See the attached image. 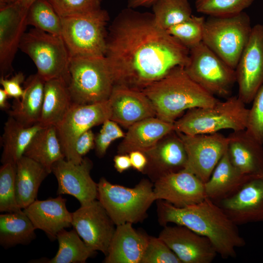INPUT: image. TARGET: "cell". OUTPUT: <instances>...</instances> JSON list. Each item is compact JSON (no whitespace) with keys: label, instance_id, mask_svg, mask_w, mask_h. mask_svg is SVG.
I'll use <instances>...</instances> for the list:
<instances>
[{"label":"cell","instance_id":"1","mask_svg":"<svg viewBox=\"0 0 263 263\" xmlns=\"http://www.w3.org/2000/svg\"><path fill=\"white\" fill-rule=\"evenodd\" d=\"M189 50L155 23L152 13L128 7L110 26L105 57L115 86L142 91L172 69L185 67Z\"/></svg>","mask_w":263,"mask_h":263},{"label":"cell","instance_id":"2","mask_svg":"<svg viewBox=\"0 0 263 263\" xmlns=\"http://www.w3.org/2000/svg\"><path fill=\"white\" fill-rule=\"evenodd\" d=\"M157 201L158 220L161 225L169 223L183 225L207 237L223 258L235 257L236 249L245 246L237 225L210 199L206 197L198 203L182 207Z\"/></svg>","mask_w":263,"mask_h":263},{"label":"cell","instance_id":"3","mask_svg":"<svg viewBox=\"0 0 263 263\" xmlns=\"http://www.w3.org/2000/svg\"><path fill=\"white\" fill-rule=\"evenodd\" d=\"M142 91L152 103L156 117L171 123L186 110L211 106L219 101L192 80L183 66L174 68Z\"/></svg>","mask_w":263,"mask_h":263},{"label":"cell","instance_id":"4","mask_svg":"<svg viewBox=\"0 0 263 263\" xmlns=\"http://www.w3.org/2000/svg\"><path fill=\"white\" fill-rule=\"evenodd\" d=\"M238 97L232 96L214 105L189 109L174 123V130L187 135L208 134L223 129H246L249 109Z\"/></svg>","mask_w":263,"mask_h":263},{"label":"cell","instance_id":"5","mask_svg":"<svg viewBox=\"0 0 263 263\" xmlns=\"http://www.w3.org/2000/svg\"><path fill=\"white\" fill-rule=\"evenodd\" d=\"M67 83L72 102L78 104L107 101L114 86L105 56L70 57Z\"/></svg>","mask_w":263,"mask_h":263},{"label":"cell","instance_id":"6","mask_svg":"<svg viewBox=\"0 0 263 263\" xmlns=\"http://www.w3.org/2000/svg\"><path fill=\"white\" fill-rule=\"evenodd\" d=\"M97 200L116 225L142 222L155 201L153 183L142 179L133 188L113 184L101 177L97 183Z\"/></svg>","mask_w":263,"mask_h":263},{"label":"cell","instance_id":"7","mask_svg":"<svg viewBox=\"0 0 263 263\" xmlns=\"http://www.w3.org/2000/svg\"><path fill=\"white\" fill-rule=\"evenodd\" d=\"M252 28L250 17L244 11L229 16H209L205 21L203 42L235 69Z\"/></svg>","mask_w":263,"mask_h":263},{"label":"cell","instance_id":"8","mask_svg":"<svg viewBox=\"0 0 263 263\" xmlns=\"http://www.w3.org/2000/svg\"><path fill=\"white\" fill-rule=\"evenodd\" d=\"M61 37L70 57L104 56L109 20L101 8L75 16L61 18Z\"/></svg>","mask_w":263,"mask_h":263},{"label":"cell","instance_id":"9","mask_svg":"<svg viewBox=\"0 0 263 263\" xmlns=\"http://www.w3.org/2000/svg\"><path fill=\"white\" fill-rule=\"evenodd\" d=\"M19 49L31 58L45 81L58 78L67 81L70 57L61 36L34 28L25 33Z\"/></svg>","mask_w":263,"mask_h":263},{"label":"cell","instance_id":"10","mask_svg":"<svg viewBox=\"0 0 263 263\" xmlns=\"http://www.w3.org/2000/svg\"><path fill=\"white\" fill-rule=\"evenodd\" d=\"M184 67L188 76L214 96L227 98L236 82L235 70L203 41L189 50Z\"/></svg>","mask_w":263,"mask_h":263},{"label":"cell","instance_id":"11","mask_svg":"<svg viewBox=\"0 0 263 263\" xmlns=\"http://www.w3.org/2000/svg\"><path fill=\"white\" fill-rule=\"evenodd\" d=\"M110 115L108 100L90 104L73 103L62 120L55 126L65 159L75 164L80 163L83 158L75 152L77 139L86 131L110 119Z\"/></svg>","mask_w":263,"mask_h":263},{"label":"cell","instance_id":"12","mask_svg":"<svg viewBox=\"0 0 263 263\" xmlns=\"http://www.w3.org/2000/svg\"><path fill=\"white\" fill-rule=\"evenodd\" d=\"M72 214V226L82 240L106 256L116 225L99 201L80 205Z\"/></svg>","mask_w":263,"mask_h":263},{"label":"cell","instance_id":"13","mask_svg":"<svg viewBox=\"0 0 263 263\" xmlns=\"http://www.w3.org/2000/svg\"><path fill=\"white\" fill-rule=\"evenodd\" d=\"M177 133L183 140L187 153L185 169L206 183L226 151L227 136L219 132L194 135Z\"/></svg>","mask_w":263,"mask_h":263},{"label":"cell","instance_id":"14","mask_svg":"<svg viewBox=\"0 0 263 263\" xmlns=\"http://www.w3.org/2000/svg\"><path fill=\"white\" fill-rule=\"evenodd\" d=\"M235 70L238 96L245 104H249L263 84V24L252 27Z\"/></svg>","mask_w":263,"mask_h":263},{"label":"cell","instance_id":"15","mask_svg":"<svg viewBox=\"0 0 263 263\" xmlns=\"http://www.w3.org/2000/svg\"><path fill=\"white\" fill-rule=\"evenodd\" d=\"M28 11L17 0L0 6V76L7 77L13 71V62L28 25Z\"/></svg>","mask_w":263,"mask_h":263},{"label":"cell","instance_id":"16","mask_svg":"<svg viewBox=\"0 0 263 263\" xmlns=\"http://www.w3.org/2000/svg\"><path fill=\"white\" fill-rule=\"evenodd\" d=\"M92 167V162L86 157L79 164L65 159L56 162L52 166V172L58 183L57 194L73 196L80 205L96 199L98 186L90 175Z\"/></svg>","mask_w":263,"mask_h":263},{"label":"cell","instance_id":"17","mask_svg":"<svg viewBox=\"0 0 263 263\" xmlns=\"http://www.w3.org/2000/svg\"><path fill=\"white\" fill-rule=\"evenodd\" d=\"M215 203L237 225L263 222V176L252 177L234 194Z\"/></svg>","mask_w":263,"mask_h":263},{"label":"cell","instance_id":"18","mask_svg":"<svg viewBox=\"0 0 263 263\" xmlns=\"http://www.w3.org/2000/svg\"><path fill=\"white\" fill-rule=\"evenodd\" d=\"M164 226L158 237L181 263H211L218 254L207 237L181 225Z\"/></svg>","mask_w":263,"mask_h":263},{"label":"cell","instance_id":"19","mask_svg":"<svg viewBox=\"0 0 263 263\" xmlns=\"http://www.w3.org/2000/svg\"><path fill=\"white\" fill-rule=\"evenodd\" d=\"M153 192L155 201L164 200L179 207L198 203L206 197L204 183L185 169L156 180Z\"/></svg>","mask_w":263,"mask_h":263},{"label":"cell","instance_id":"20","mask_svg":"<svg viewBox=\"0 0 263 263\" xmlns=\"http://www.w3.org/2000/svg\"><path fill=\"white\" fill-rule=\"evenodd\" d=\"M144 153L148 163L143 173L153 183L165 175L185 169L187 165L188 156L185 145L175 130Z\"/></svg>","mask_w":263,"mask_h":263},{"label":"cell","instance_id":"21","mask_svg":"<svg viewBox=\"0 0 263 263\" xmlns=\"http://www.w3.org/2000/svg\"><path fill=\"white\" fill-rule=\"evenodd\" d=\"M108 102L110 119L127 129L139 121L156 116L152 103L142 91L115 86Z\"/></svg>","mask_w":263,"mask_h":263},{"label":"cell","instance_id":"22","mask_svg":"<svg viewBox=\"0 0 263 263\" xmlns=\"http://www.w3.org/2000/svg\"><path fill=\"white\" fill-rule=\"evenodd\" d=\"M66 203V199L58 195L45 200L36 199L22 210L36 229L42 230L54 240L59 231L72 226V214Z\"/></svg>","mask_w":263,"mask_h":263},{"label":"cell","instance_id":"23","mask_svg":"<svg viewBox=\"0 0 263 263\" xmlns=\"http://www.w3.org/2000/svg\"><path fill=\"white\" fill-rule=\"evenodd\" d=\"M227 137L226 151L232 164L244 174L263 176V144L245 129L233 131Z\"/></svg>","mask_w":263,"mask_h":263},{"label":"cell","instance_id":"24","mask_svg":"<svg viewBox=\"0 0 263 263\" xmlns=\"http://www.w3.org/2000/svg\"><path fill=\"white\" fill-rule=\"evenodd\" d=\"M131 223L116 226L104 263H140L149 238Z\"/></svg>","mask_w":263,"mask_h":263},{"label":"cell","instance_id":"25","mask_svg":"<svg viewBox=\"0 0 263 263\" xmlns=\"http://www.w3.org/2000/svg\"><path fill=\"white\" fill-rule=\"evenodd\" d=\"M119 145L118 154L138 150L145 152L152 149L165 135L174 130V123L157 117L139 121L130 126Z\"/></svg>","mask_w":263,"mask_h":263},{"label":"cell","instance_id":"26","mask_svg":"<svg viewBox=\"0 0 263 263\" xmlns=\"http://www.w3.org/2000/svg\"><path fill=\"white\" fill-rule=\"evenodd\" d=\"M253 177L239 171L230 161L226 151L204 183L206 196L217 203L234 194Z\"/></svg>","mask_w":263,"mask_h":263},{"label":"cell","instance_id":"27","mask_svg":"<svg viewBox=\"0 0 263 263\" xmlns=\"http://www.w3.org/2000/svg\"><path fill=\"white\" fill-rule=\"evenodd\" d=\"M45 82L37 73L29 76L23 83V95L20 99H15L9 111V116L27 126L39 123Z\"/></svg>","mask_w":263,"mask_h":263},{"label":"cell","instance_id":"28","mask_svg":"<svg viewBox=\"0 0 263 263\" xmlns=\"http://www.w3.org/2000/svg\"><path fill=\"white\" fill-rule=\"evenodd\" d=\"M50 173L35 160L23 156L16 164L15 186L19 207L23 209L36 199L39 188Z\"/></svg>","mask_w":263,"mask_h":263},{"label":"cell","instance_id":"29","mask_svg":"<svg viewBox=\"0 0 263 263\" xmlns=\"http://www.w3.org/2000/svg\"><path fill=\"white\" fill-rule=\"evenodd\" d=\"M43 128L39 123L25 126L9 116L4 124L2 141L3 150L1 157L2 164L17 162L24 156L32 140Z\"/></svg>","mask_w":263,"mask_h":263},{"label":"cell","instance_id":"30","mask_svg":"<svg viewBox=\"0 0 263 263\" xmlns=\"http://www.w3.org/2000/svg\"><path fill=\"white\" fill-rule=\"evenodd\" d=\"M72 103L65 79L54 78L45 81L39 123L43 127L56 126L62 120Z\"/></svg>","mask_w":263,"mask_h":263},{"label":"cell","instance_id":"31","mask_svg":"<svg viewBox=\"0 0 263 263\" xmlns=\"http://www.w3.org/2000/svg\"><path fill=\"white\" fill-rule=\"evenodd\" d=\"M26 156L42 165L50 173L57 161L65 159L56 128H43L34 137L25 150Z\"/></svg>","mask_w":263,"mask_h":263},{"label":"cell","instance_id":"32","mask_svg":"<svg viewBox=\"0 0 263 263\" xmlns=\"http://www.w3.org/2000/svg\"><path fill=\"white\" fill-rule=\"evenodd\" d=\"M37 229L23 210L0 215V244L5 248L26 245L35 238Z\"/></svg>","mask_w":263,"mask_h":263},{"label":"cell","instance_id":"33","mask_svg":"<svg viewBox=\"0 0 263 263\" xmlns=\"http://www.w3.org/2000/svg\"><path fill=\"white\" fill-rule=\"evenodd\" d=\"M58 249L56 255L44 262L48 263H85L96 251L89 247L74 229L59 231L56 237Z\"/></svg>","mask_w":263,"mask_h":263},{"label":"cell","instance_id":"34","mask_svg":"<svg viewBox=\"0 0 263 263\" xmlns=\"http://www.w3.org/2000/svg\"><path fill=\"white\" fill-rule=\"evenodd\" d=\"M152 5L155 23L166 31L192 16L188 0H156Z\"/></svg>","mask_w":263,"mask_h":263},{"label":"cell","instance_id":"35","mask_svg":"<svg viewBox=\"0 0 263 263\" xmlns=\"http://www.w3.org/2000/svg\"><path fill=\"white\" fill-rule=\"evenodd\" d=\"M27 24L35 28L61 35V19L48 0H37L29 8Z\"/></svg>","mask_w":263,"mask_h":263},{"label":"cell","instance_id":"36","mask_svg":"<svg viewBox=\"0 0 263 263\" xmlns=\"http://www.w3.org/2000/svg\"><path fill=\"white\" fill-rule=\"evenodd\" d=\"M205 19L192 15L188 19L174 25L166 30L189 50L203 41Z\"/></svg>","mask_w":263,"mask_h":263},{"label":"cell","instance_id":"37","mask_svg":"<svg viewBox=\"0 0 263 263\" xmlns=\"http://www.w3.org/2000/svg\"><path fill=\"white\" fill-rule=\"evenodd\" d=\"M16 164L6 163L0 168V211L15 212L22 210L17 203L15 178Z\"/></svg>","mask_w":263,"mask_h":263},{"label":"cell","instance_id":"38","mask_svg":"<svg viewBox=\"0 0 263 263\" xmlns=\"http://www.w3.org/2000/svg\"><path fill=\"white\" fill-rule=\"evenodd\" d=\"M255 0H195L197 12L209 16H225L241 13Z\"/></svg>","mask_w":263,"mask_h":263},{"label":"cell","instance_id":"39","mask_svg":"<svg viewBox=\"0 0 263 263\" xmlns=\"http://www.w3.org/2000/svg\"><path fill=\"white\" fill-rule=\"evenodd\" d=\"M140 263H181L172 250L159 237H150Z\"/></svg>","mask_w":263,"mask_h":263},{"label":"cell","instance_id":"40","mask_svg":"<svg viewBox=\"0 0 263 263\" xmlns=\"http://www.w3.org/2000/svg\"><path fill=\"white\" fill-rule=\"evenodd\" d=\"M61 18L75 16L101 8V0H48Z\"/></svg>","mask_w":263,"mask_h":263},{"label":"cell","instance_id":"41","mask_svg":"<svg viewBox=\"0 0 263 263\" xmlns=\"http://www.w3.org/2000/svg\"><path fill=\"white\" fill-rule=\"evenodd\" d=\"M246 131L258 142L263 144V84L256 93L249 109Z\"/></svg>","mask_w":263,"mask_h":263},{"label":"cell","instance_id":"42","mask_svg":"<svg viewBox=\"0 0 263 263\" xmlns=\"http://www.w3.org/2000/svg\"><path fill=\"white\" fill-rule=\"evenodd\" d=\"M125 133L115 122L109 119L102 124L99 132L95 136V149L99 157L105 154L111 144L114 140L123 138Z\"/></svg>","mask_w":263,"mask_h":263},{"label":"cell","instance_id":"43","mask_svg":"<svg viewBox=\"0 0 263 263\" xmlns=\"http://www.w3.org/2000/svg\"><path fill=\"white\" fill-rule=\"evenodd\" d=\"M25 80L23 74L19 72L9 79L0 76V83L9 97L19 100L22 97L24 94V89L21 87V84Z\"/></svg>","mask_w":263,"mask_h":263},{"label":"cell","instance_id":"44","mask_svg":"<svg viewBox=\"0 0 263 263\" xmlns=\"http://www.w3.org/2000/svg\"><path fill=\"white\" fill-rule=\"evenodd\" d=\"M94 147L95 135L90 129L82 133L77 139L75 144V152L78 157L83 158V156Z\"/></svg>","mask_w":263,"mask_h":263},{"label":"cell","instance_id":"45","mask_svg":"<svg viewBox=\"0 0 263 263\" xmlns=\"http://www.w3.org/2000/svg\"><path fill=\"white\" fill-rule=\"evenodd\" d=\"M132 167L139 172H143L147 165L148 159L144 152L135 150L129 154Z\"/></svg>","mask_w":263,"mask_h":263},{"label":"cell","instance_id":"46","mask_svg":"<svg viewBox=\"0 0 263 263\" xmlns=\"http://www.w3.org/2000/svg\"><path fill=\"white\" fill-rule=\"evenodd\" d=\"M114 167L119 173H122L132 167L128 154H118L113 158Z\"/></svg>","mask_w":263,"mask_h":263},{"label":"cell","instance_id":"47","mask_svg":"<svg viewBox=\"0 0 263 263\" xmlns=\"http://www.w3.org/2000/svg\"><path fill=\"white\" fill-rule=\"evenodd\" d=\"M156 0H128V7L136 8L152 5Z\"/></svg>","mask_w":263,"mask_h":263},{"label":"cell","instance_id":"48","mask_svg":"<svg viewBox=\"0 0 263 263\" xmlns=\"http://www.w3.org/2000/svg\"><path fill=\"white\" fill-rule=\"evenodd\" d=\"M8 96L5 91L2 89H0V108L1 110L9 109V105L7 102Z\"/></svg>","mask_w":263,"mask_h":263},{"label":"cell","instance_id":"49","mask_svg":"<svg viewBox=\"0 0 263 263\" xmlns=\"http://www.w3.org/2000/svg\"><path fill=\"white\" fill-rule=\"evenodd\" d=\"M37 0H17L22 6L29 9L30 6Z\"/></svg>","mask_w":263,"mask_h":263},{"label":"cell","instance_id":"50","mask_svg":"<svg viewBox=\"0 0 263 263\" xmlns=\"http://www.w3.org/2000/svg\"><path fill=\"white\" fill-rule=\"evenodd\" d=\"M17 0H0V6L8 4L16 1Z\"/></svg>","mask_w":263,"mask_h":263}]
</instances>
